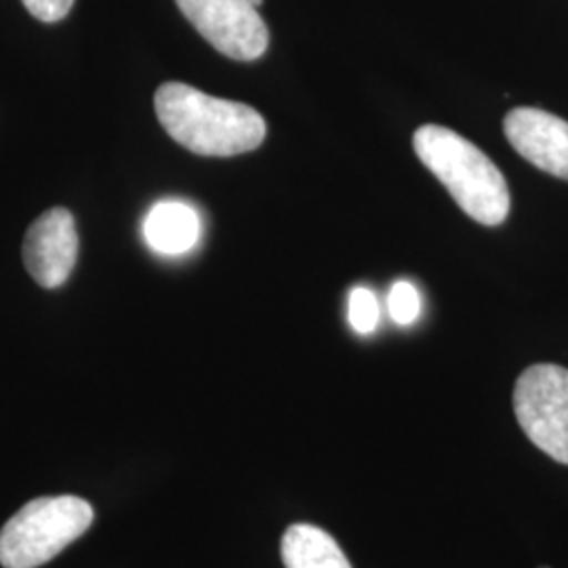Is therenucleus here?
<instances>
[{"mask_svg":"<svg viewBox=\"0 0 568 568\" xmlns=\"http://www.w3.org/2000/svg\"><path fill=\"white\" fill-rule=\"evenodd\" d=\"M514 413L535 447L568 466V368L528 366L514 387Z\"/></svg>","mask_w":568,"mask_h":568,"instance_id":"nucleus-4","label":"nucleus"},{"mask_svg":"<svg viewBox=\"0 0 568 568\" xmlns=\"http://www.w3.org/2000/svg\"><path fill=\"white\" fill-rule=\"evenodd\" d=\"M164 131L185 150L201 156H239L265 140L264 116L246 103L211 98L183 84L164 82L154 95Z\"/></svg>","mask_w":568,"mask_h":568,"instance_id":"nucleus-1","label":"nucleus"},{"mask_svg":"<svg viewBox=\"0 0 568 568\" xmlns=\"http://www.w3.org/2000/svg\"><path fill=\"white\" fill-rule=\"evenodd\" d=\"M251 2H253V4H255V7H257V9H260V7H262V4H264V0H251Z\"/></svg>","mask_w":568,"mask_h":568,"instance_id":"nucleus-13","label":"nucleus"},{"mask_svg":"<svg viewBox=\"0 0 568 568\" xmlns=\"http://www.w3.org/2000/svg\"><path fill=\"white\" fill-rule=\"evenodd\" d=\"M93 508L72 495L28 501L0 530V565L39 568L93 525Z\"/></svg>","mask_w":568,"mask_h":568,"instance_id":"nucleus-3","label":"nucleus"},{"mask_svg":"<svg viewBox=\"0 0 568 568\" xmlns=\"http://www.w3.org/2000/svg\"><path fill=\"white\" fill-rule=\"evenodd\" d=\"M21 2L30 11V16H34L37 20L44 23L63 20L74 4V0H21Z\"/></svg>","mask_w":568,"mask_h":568,"instance_id":"nucleus-12","label":"nucleus"},{"mask_svg":"<svg viewBox=\"0 0 568 568\" xmlns=\"http://www.w3.org/2000/svg\"><path fill=\"white\" fill-rule=\"evenodd\" d=\"M541 568H548V567H541Z\"/></svg>","mask_w":568,"mask_h":568,"instance_id":"nucleus-14","label":"nucleus"},{"mask_svg":"<svg viewBox=\"0 0 568 568\" xmlns=\"http://www.w3.org/2000/svg\"><path fill=\"white\" fill-rule=\"evenodd\" d=\"M204 41L236 61L260 60L270 44L264 18L251 0H175Z\"/></svg>","mask_w":568,"mask_h":568,"instance_id":"nucleus-5","label":"nucleus"},{"mask_svg":"<svg viewBox=\"0 0 568 568\" xmlns=\"http://www.w3.org/2000/svg\"><path fill=\"white\" fill-rule=\"evenodd\" d=\"M387 307L396 325H413L422 314V300L417 288L406 281L394 283L387 295Z\"/></svg>","mask_w":568,"mask_h":568,"instance_id":"nucleus-10","label":"nucleus"},{"mask_svg":"<svg viewBox=\"0 0 568 568\" xmlns=\"http://www.w3.org/2000/svg\"><path fill=\"white\" fill-rule=\"evenodd\" d=\"M413 148L474 222L488 227L506 222L508 182L480 148L440 124L419 126L413 135Z\"/></svg>","mask_w":568,"mask_h":568,"instance_id":"nucleus-2","label":"nucleus"},{"mask_svg":"<svg viewBox=\"0 0 568 568\" xmlns=\"http://www.w3.org/2000/svg\"><path fill=\"white\" fill-rule=\"evenodd\" d=\"M511 148L530 164L568 182V122L539 108H516L504 121Z\"/></svg>","mask_w":568,"mask_h":568,"instance_id":"nucleus-7","label":"nucleus"},{"mask_svg":"<svg viewBox=\"0 0 568 568\" xmlns=\"http://www.w3.org/2000/svg\"><path fill=\"white\" fill-rule=\"evenodd\" d=\"M347 314H349V323L358 331V333H373L375 326L379 323V305L375 295L365 288L358 286L349 293V305H347Z\"/></svg>","mask_w":568,"mask_h":568,"instance_id":"nucleus-11","label":"nucleus"},{"mask_svg":"<svg viewBox=\"0 0 568 568\" xmlns=\"http://www.w3.org/2000/svg\"><path fill=\"white\" fill-rule=\"evenodd\" d=\"M79 260V232L68 209L44 211L30 225L23 241V264L30 276L44 288L65 283Z\"/></svg>","mask_w":568,"mask_h":568,"instance_id":"nucleus-6","label":"nucleus"},{"mask_svg":"<svg viewBox=\"0 0 568 568\" xmlns=\"http://www.w3.org/2000/svg\"><path fill=\"white\" fill-rule=\"evenodd\" d=\"M281 556L286 568H352L339 544L314 525H291L284 530Z\"/></svg>","mask_w":568,"mask_h":568,"instance_id":"nucleus-9","label":"nucleus"},{"mask_svg":"<svg viewBox=\"0 0 568 568\" xmlns=\"http://www.w3.org/2000/svg\"><path fill=\"white\" fill-rule=\"evenodd\" d=\"M143 234L148 244L164 255H182L201 239L199 213L178 201L154 204L145 217Z\"/></svg>","mask_w":568,"mask_h":568,"instance_id":"nucleus-8","label":"nucleus"}]
</instances>
